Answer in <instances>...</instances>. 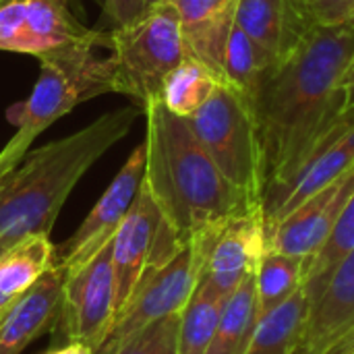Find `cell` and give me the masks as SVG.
<instances>
[{"mask_svg":"<svg viewBox=\"0 0 354 354\" xmlns=\"http://www.w3.org/2000/svg\"><path fill=\"white\" fill-rule=\"evenodd\" d=\"M180 313L162 317L133 334L114 354H178Z\"/></svg>","mask_w":354,"mask_h":354,"instance_id":"cell-26","label":"cell"},{"mask_svg":"<svg viewBox=\"0 0 354 354\" xmlns=\"http://www.w3.org/2000/svg\"><path fill=\"white\" fill-rule=\"evenodd\" d=\"M97 4L102 6L104 17L112 21V29L129 25L145 12L137 0H97Z\"/></svg>","mask_w":354,"mask_h":354,"instance_id":"cell-29","label":"cell"},{"mask_svg":"<svg viewBox=\"0 0 354 354\" xmlns=\"http://www.w3.org/2000/svg\"><path fill=\"white\" fill-rule=\"evenodd\" d=\"M197 284V263L191 243H187L170 261L149 266L137 282L124 307L116 313L104 342L93 354H114L133 334L145 326L180 313Z\"/></svg>","mask_w":354,"mask_h":354,"instance_id":"cell-8","label":"cell"},{"mask_svg":"<svg viewBox=\"0 0 354 354\" xmlns=\"http://www.w3.org/2000/svg\"><path fill=\"white\" fill-rule=\"evenodd\" d=\"M25 25V0L0 6V50L12 52Z\"/></svg>","mask_w":354,"mask_h":354,"instance_id":"cell-28","label":"cell"},{"mask_svg":"<svg viewBox=\"0 0 354 354\" xmlns=\"http://www.w3.org/2000/svg\"><path fill=\"white\" fill-rule=\"evenodd\" d=\"M46 354H93V351L85 344H79V342H68L66 346H60V348H54Z\"/></svg>","mask_w":354,"mask_h":354,"instance_id":"cell-31","label":"cell"},{"mask_svg":"<svg viewBox=\"0 0 354 354\" xmlns=\"http://www.w3.org/2000/svg\"><path fill=\"white\" fill-rule=\"evenodd\" d=\"M236 25L280 66L315 27L297 0H239Z\"/></svg>","mask_w":354,"mask_h":354,"instance_id":"cell-16","label":"cell"},{"mask_svg":"<svg viewBox=\"0 0 354 354\" xmlns=\"http://www.w3.org/2000/svg\"><path fill=\"white\" fill-rule=\"evenodd\" d=\"M354 249V193L348 199L336 228L332 230L330 239L324 243V247L303 263V292L307 303L311 305L315 297L322 292L328 276L332 270Z\"/></svg>","mask_w":354,"mask_h":354,"instance_id":"cell-24","label":"cell"},{"mask_svg":"<svg viewBox=\"0 0 354 354\" xmlns=\"http://www.w3.org/2000/svg\"><path fill=\"white\" fill-rule=\"evenodd\" d=\"M220 83L222 81L205 64L189 56L168 75L162 102L172 114L189 118L212 97Z\"/></svg>","mask_w":354,"mask_h":354,"instance_id":"cell-23","label":"cell"},{"mask_svg":"<svg viewBox=\"0 0 354 354\" xmlns=\"http://www.w3.org/2000/svg\"><path fill=\"white\" fill-rule=\"evenodd\" d=\"M305 259L278 253L274 249L263 251L255 270L257 284V319L272 313L284 301H288L303 284Z\"/></svg>","mask_w":354,"mask_h":354,"instance_id":"cell-22","label":"cell"},{"mask_svg":"<svg viewBox=\"0 0 354 354\" xmlns=\"http://www.w3.org/2000/svg\"><path fill=\"white\" fill-rule=\"evenodd\" d=\"M0 315H2V313H0Z\"/></svg>","mask_w":354,"mask_h":354,"instance_id":"cell-36","label":"cell"},{"mask_svg":"<svg viewBox=\"0 0 354 354\" xmlns=\"http://www.w3.org/2000/svg\"><path fill=\"white\" fill-rule=\"evenodd\" d=\"M110 33L93 39L73 41L39 56L41 68L37 83L27 100L6 110V120L17 129L12 139L0 151V178L10 172L25 156L31 143L58 118L75 106L112 93V64L97 48H108Z\"/></svg>","mask_w":354,"mask_h":354,"instance_id":"cell-4","label":"cell"},{"mask_svg":"<svg viewBox=\"0 0 354 354\" xmlns=\"http://www.w3.org/2000/svg\"><path fill=\"white\" fill-rule=\"evenodd\" d=\"M354 193V166L342 176L313 193L266 234V247L284 255L309 259L336 228L348 199Z\"/></svg>","mask_w":354,"mask_h":354,"instance_id":"cell-12","label":"cell"},{"mask_svg":"<svg viewBox=\"0 0 354 354\" xmlns=\"http://www.w3.org/2000/svg\"><path fill=\"white\" fill-rule=\"evenodd\" d=\"M224 299L195 286L189 303L180 311L178 354H205L216 334Z\"/></svg>","mask_w":354,"mask_h":354,"instance_id":"cell-25","label":"cell"},{"mask_svg":"<svg viewBox=\"0 0 354 354\" xmlns=\"http://www.w3.org/2000/svg\"><path fill=\"white\" fill-rule=\"evenodd\" d=\"M307 311L309 303L303 288H299L288 301L257 319L253 338L245 354H292Z\"/></svg>","mask_w":354,"mask_h":354,"instance_id":"cell-21","label":"cell"},{"mask_svg":"<svg viewBox=\"0 0 354 354\" xmlns=\"http://www.w3.org/2000/svg\"><path fill=\"white\" fill-rule=\"evenodd\" d=\"M168 2L180 23L191 58L205 64L224 83V52L236 23L239 0H162Z\"/></svg>","mask_w":354,"mask_h":354,"instance_id":"cell-15","label":"cell"},{"mask_svg":"<svg viewBox=\"0 0 354 354\" xmlns=\"http://www.w3.org/2000/svg\"><path fill=\"white\" fill-rule=\"evenodd\" d=\"M4 251H8V249H4V247H0V255H2Z\"/></svg>","mask_w":354,"mask_h":354,"instance_id":"cell-34","label":"cell"},{"mask_svg":"<svg viewBox=\"0 0 354 354\" xmlns=\"http://www.w3.org/2000/svg\"><path fill=\"white\" fill-rule=\"evenodd\" d=\"M64 272L56 266L48 268L37 282L0 315V354H21L41 334L56 328L62 295Z\"/></svg>","mask_w":354,"mask_h":354,"instance_id":"cell-14","label":"cell"},{"mask_svg":"<svg viewBox=\"0 0 354 354\" xmlns=\"http://www.w3.org/2000/svg\"><path fill=\"white\" fill-rule=\"evenodd\" d=\"M143 112V183L183 243L214 222L261 212L259 201L220 172L183 116L172 114L162 100L147 104Z\"/></svg>","mask_w":354,"mask_h":354,"instance_id":"cell-2","label":"cell"},{"mask_svg":"<svg viewBox=\"0 0 354 354\" xmlns=\"http://www.w3.org/2000/svg\"><path fill=\"white\" fill-rule=\"evenodd\" d=\"M346 354H354V351H351V353H346Z\"/></svg>","mask_w":354,"mask_h":354,"instance_id":"cell-35","label":"cell"},{"mask_svg":"<svg viewBox=\"0 0 354 354\" xmlns=\"http://www.w3.org/2000/svg\"><path fill=\"white\" fill-rule=\"evenodd\" d=\"M145 174V149L139 145L120 172L114 176L110 187L104 191L100 201L93 205L89 216L73 232V236L54 247V266L64 272V276L77 272L87 261H91L116 234L127 212L131 209Z\"/></svg>","mask_w":354,"mask_h":354,"instance_id":"cell-11","label":"cell"},{"mask_svg":"<svg viewBox=\"0 0 354 354\" xmlns=\"http://www.w3.org/2000/svg\"><path fill=\"white\" fill-rule=\"evenodd\" d=\"M187 243L162 216L145 183L112 239V268L116 282V313L133 295L137 282L149 266L170 261ZM116 317V315H114Z\"/></svg>","mask_w":354,"mask_h":354,"instance_id":"cell-9","label":"cell"},{"mask_svg":"<svg viewBox=\"0 0 354 354\" xmlns=\"http://www.w3.org/2000/svg\"><path fill=\"white\" fill-rule=\"evenodd\" d=\"M102 33L79 23L68 0H25V25L12 52L39 58L46 52L73 41L93 39Z\"/></svg>","mask_w":354,"mask_h":354,"instance_id":"cell-17","label":"cell"},{"mask_svg":"<svg viewBox=\"0 0 354 354\" xmlns=\"http://www.w3.org/2000/svg\"><path fill=\"white\" fill-rule=\"evenodd\" d=\"M313 25L332 27L354 21V0H297Z\"/></svg>","mask_w":354,"mask_h":354,"instance_id":"cell-27","label":"cell"},{"mask_svg":"<svg viewBox=\"0 0 354 354\" xmlns=\"http://www.w3.org/2000/svg\"><path fill=\"white\" fill-rule=\"evenodd\" d=\"M257 326L255 272L224 301L216 334L205 354H245Z\"/></svg>","mask_w":354,"mask_h":354,"instance_id":"cell-20","label":"cell"},{"mask_svg":"<svg viewBox=\"0 0 354 354\" xmlns=\"http://www.w3.org/2000/svg\"><path fill=\"white\" fill-rule=\"evenodd\" d=\"M342 89H344V112H354V60L342 79Z\"/></svg>","mask_w":354,"mask_h":354,"instance_id":"cell-30","label":"cell"},{"mask_svg":"<svg viewBox=\"0 0 354 354\" xmlns=\"http://www.w3.org/2000/svg\"><path fill=\"white\" fill-rule=\"evenodd\" d=\"M338 346H354V249L309 305L292 354H326Z\"/></svg>","mask_w":354,"mask_h":354,"instance_id":"cell-13","label":"cell"},{"mask_svg":"<svg viewBox=\"0 0 354 354\" xmlns=\"http://www.w3.org/2000/svg\"><path fill=\"white\" fill-rule=\"evenodd\" d=\"M141 6H143V10H149L151 6H156V4H160L162 0H137Z\"/></svg>","mask_w":354,"mask_h":354,"instance_id":"cell-32","label":"cell"},{"mask_svg":"<svg viewBox=\"0 0 354 354\" xmlns=\"http://www.w3.org/2000/svg\"><path fill=\"white\" fill-rule=\"evenodd\" d=\"M185 120L220 172L261 203V162L255 122L239 93L220 83L212 97Z\"/></svg>","mask_w":354,"mask_h":354,"instance_id":"cell-6","label":"cell"},{"mask_svg":"<svg viewBox=\"0 0 354 354\" xmlns=\"http://www.w3.org/2000/svg\"><path fill=\"white\" fill-rule=\"evenodd\" d=\"M116 315V282L112 268V241L83 268L64 278L60 332L68 342L95 351Z\"/></svg>","mask_w":354,"mask_h":354,"instance_id":"cell-10","label":"cell"},{"mask_svg":"<svg viewBox=\"0 0 354 354\" xmlns=\"http://www.w3.org/2000/svg\"><path fill=\"white\" fill-rule=\"evenodd\" d=\"M276 68L274 60L234 23L224 52V83L239 93L249 112Z\"/></svg>","mask_w":354,"mask_h":354,"instance_id":"cell-19","label":"cell"},{"mask_svg":"<svg viewBox=\"0 0 354 354\" xmlns=\"http://www.w3.org/2000/svg\"><path fill=\"white\" fill-rule=\"evenodd\" d=\"M353 60L354 21L315 25L261 87L251 116L261 162L263 222L324 135L342 118V79Z\"/></svg>","mask_w":354,"mask_h":354,"instance_id":"cell-1","label":"cell"},{"mask_svg":"<svg viewBox=\"0 0 354 354\" xmlns=\"http://www.w3.org/2000/svg\"><path fill=\"white\" fill-rule=\"evenodd\" d=\"M54 266V245L48 234L29 236L0 255V313L8 311Z\"/></svg>","mask_w":354,"mask_h":354,"instance_id":"cell-18","label":"cell"},{"mask_svg":"<svg viewBox=\"0 0 354 354\" xmlns=\"http://www.w3.org/2000/svg\"><path fill=\"white\" fill-rule=\"evenodd\" d=\"M10 2H23V0H0V6H4V4H10Z\"/></svg>","mask_w":354,"mask_h":354,"instance_id":"cell-33","label":"cell"},{"mask_svg":"<svg viewBox=\"0 0 354 354\" xmlns=\"http://www.w3.org/2000/svg\"><path fill=\"white\" fill-rule=\"evenodd\" d=\"M108 58L112 64V93L133 97L141 110L162 100L168 75L189 58L174 8L160 2L133 23L112 29Z\"/></svg>","mask_w":354,"mask_h":354,"instance_id":"cell-5","label":"cell"},{"mask_svg":"<svg viewBox=\"0 0 354 354\" xmlns=\"http://www.w3.org/2000/svg\"><path fill=\"white\" fill-rule=\"evenodd\" d=\"M197 284L228 299L259 266L266 251L263 212L232 216L201 228L191 241Z\"/></svg>","mask_w":354,"mask_h":354,"instance_id":"cell-7","label":"cell"},{"mask_svg":"<svg viewBox=\"0 0 354 354\" xmlns=\"http://www.w3.org/2000/svg\"><path fill=\"white\" fill-rule=\"evenodd\" d=\"M139 110L106 112L77 133L25 156L0 178V247L12 249L29 236L48 234L60 207L83 174L127 137Z\"/></svg>","mask_w":354,"mask_h":354,"instance_id":"cell-3","label":"cell"}]
</instances>
